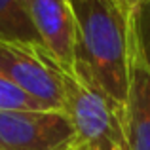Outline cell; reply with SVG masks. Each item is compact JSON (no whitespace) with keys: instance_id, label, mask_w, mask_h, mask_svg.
<instances>
[{"instance_id":"obj_13","label":"cell","mask_w":150,"mask_h":150,"mask_svg":"<svg viewBox=\"0 0 150 150\" xmlns=\"http://www.w3.org/2000/svg\"><path fill=\"white\" fill-rule=\"evenodd\" d=\"M0 150H6V148H0Z\"/></svg>"},{"instance_id":"obj_5","label":"cell","mask_w":150,"mask_h":150,"mask_svg":"<svg viewBox=\"0 0 150 150\" xmlns=\"http://www.w3.org/2000/svg\"><path fill=\"white\" fill-rule=\"evenodd\" d=\"M23 4L46 51L63 69H74L76 21L70 0H23Z\"/></svg>"},{"instance_id":"obj_12","label":"cell","mask_w":150,"mask_h":150,"mask_svg":"<svg viewBox=\"0 0 150 150\" xmlns=\"http://www.w3.org/2000/svg\"><path fill=\"white\" fill-rule=\"evenodd\" d=\"M74 150H82V148H78V146H76V148H74Z\"/></svg>"},{"instance_id":"obj_10","label":"cell","mask_w":150,"mask_h":150,"mask_svg":"<svg viewBox=\"0 0 150 150\" xmlns=\"http://www.w3.org/2000/svg\"><path fill=\"white\" fill-rule=\"evenodd\" d=\"M144 2H146V0H116V4L122 8V11H124L129 19L137 13V10H139Z\"/></svg>"},{"instance_id":"obj_9","label":"cell","mask_w":150,"mask_h":150,"mask_svg":"<svg viewBox=\"0 0 150 150\" xmlns=\"http://www.w3.org/2000/svg\"><path fill=\"white\" fill-rule=\"evenodd\" d=\"M131 30L139 55L150 72V0H146L131 17Z\"/></svg>"},{"instance_id":"obj_3","label":"cell","mask_w":150,"mask_h":150,"mask_svg":"<svg viewBox=\"0 0 150 150\" xmlns=\"http://www.w3.org/2000/svg\"><path fill=\"white\" fill-rule=\"evenodd\" d=\"M0 72L50 110H61L55 59L42 44L0 38Z\"/></svg>"},{"instance_id":"obj_7","label":"cell","mask_w":150,"mask_h":150,"mask_svg":"<svg viewBox=\"0 0 150 150\" xmlns=\"http://www.w3.org/2000/svg\"><path fill=\"white\" fill-rule=\"evenodd\" d=\"M0 38L40 44L23 0H0Z\"/></svg>"},{"instance_id":"obj_6","label":"cell","mask_w":150,"mask_h":150,"mask_svg":"<svg viewBox=\"0 0 150 150\" xmlns=\"http://www.w3.org/2000/svg\"><path fill=\"white\" fill-rule=\"evenodd\" d=\"M124 133L127 150H150V72L133 40L129 50V86L124 103Z\"/></svg>"},{"instance_id":"obj_1","label":"cell","mask_w":150,"mask_h":150,"mask_svg":"<svg viewBox=\"0 0 150 150\" xmlns=\"http://www.w3.org/2000/svg\"><path fill=\"white\" fill-rule=\"evenodd\" d=\"M76 21V61L120 105L129 86L131 19L116 0H70Z\"/></svg>"},{"instance_id":"obj_8","label":"cell","mask_w":150,"mask_h":150,"mask_svg":"<svg viewBox=\"0 0 150 150\" xmlns=\"http://www.w3.org/2000/svg\"><path fill=\"white\" fill-rule=\"evenodd\" d=\"M0 110H50L0 72Z\"/></svg>"},{"instance_id":"obj_2","label":"cell","mask_w":150,"mask_h":150,"mask_svg":"<svg viewBox=\"0 0 150 150\" xmlns=\"http://www.w3.org/2000/svg\"><path fill=\"white\" fill-rule=\"evenodd\" d=\"M61 86V110L76 131L82 150H116L125 144L124 105H120L80 63L63 69L55 61Z\"/></svg>"},{"instance_id":"obj_4","label":"cell","mask_w":150,"mask_h":150,"mask_svg":"<svg viewBox=\"0 0 150 150\" xmlns=\"http://www.w3.org/2000/svg\"><path fill=\"white\" fill-rule=\"evenodd\" d=\"M0 148L74 150L76 131L63 110H0Z\"/></svg>"},{"instance_id":"obj_11","label":"cell","mask_w":150,"mask_h":150,"mask_svg":"<svg viewBox=\"0 0 150 150\" xmlns=\"http://www.w3.org/2000/svg\"><path fill=\"white\" fill-rule=\"evenodd\" d=\"M116 150H127V146H122V148H116Z\"/></svg>"}]
</instances>
